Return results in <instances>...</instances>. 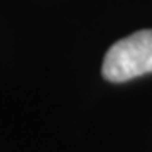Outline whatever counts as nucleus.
Wrapping results in <instances>:
<instances>
[{
  "mask_svg": "<svg viewBox=\"0 0 152 152\" xmlns=\"http://www.w3.org/2000/svg\"><path fill=\"white\" fill-rule=\"evenodd\" d=\"M152 73V29L120 39L107 51L102 75L107 81L124 83Z\"/></svg>",
  "mask_w": 152,
  "mask_h": 152,
  "instance_id": "nucleus-1",
  "label": "nucleus"
}]
</instances>
